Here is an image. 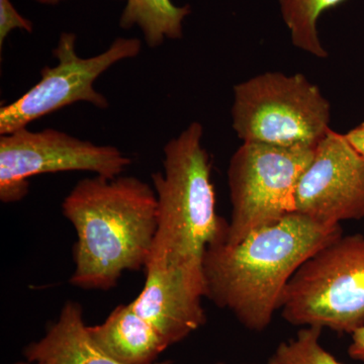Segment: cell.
I'll return each mask as SVG.
<instances>
[{"instance_id": "17", "label": "cell", "mask_w": 364, "mask_h": 364, "mask_svg": "<svg viewBox=\"0 0 364 364\" xmlns=\"http://www.w3.org/2000/svg\"><path fill=\"white\" fill-rule=\"evenodd\" d=\"M348 354L355 360L364 361V326L352 333Z\"/></svg>"}, {"instance_id": "18", "label": "cell", "mask_w": 364, "mask_h": 364, "mask_svg": "<svg viewBox=\"0 0 364 364\" xmlns=\"http://www.w3.org/2000/svg\"><path fill=\"white\" fill-rule=\"evenodd\" d=\"M348 142L364 158V123L345 134Z\"/></svg>"}, {"instance_id": "3", "label": "cell", "mask_w": 364, "mask_h": 364, "mask_svg": "<svg viewBox=\"0 0 364 364\" xmlns=\"http://www.w3.org/2000/svg\"><path fill=\"white\" fill-rule=\"evenodd\" d=\"M203 136L202 124L193 122L163 148L162 171L152 176L157 229L145 272L183 280L205 298L203 257L227 240L229 222L217 213Z\"/></svg>"}, {"instance_id": "6", "label": "cell", "mask_w": 364, "mask_h": 364, "mask_svg": "<svg viewBox=\"0 0 364 364\" xmlns=\"http://www.w3.org/2000/svg\"><path fill=\"white\" fill-rule=\"evenodd\" d=\"M315 147L243 143L228 168L231 220L227 243L277 224L294 213V193Z\"/></svg>"}, {"instance_id": "20", "label": "cell", "mask_w": 364, "mask_h": 364, "mask_svg": "<svg viewBox=\"0 0 364 364\" xmlns=\"http://www.w3.org/2000/svg\"><path fill=\"white\" fill-rule=\"evenodd\" d=\"M11 364H42V363H30V361H26V363H25V361H18V363H11Z\"/></svg>"}, {"instance_id": "14", "label": "cell", "mask_w": 364, "mask_h": 364, "mask_svg": "<svg viewBox=\"0 0 364 364\" xmlns=\"http://www.w3.org/2000/svg\"><path fill=\"white\" fill-rule=\"evenodd\" d=\"M344 1L346 0H279L282 20L294 47L317 58L328 57L318 38V20L325 11Z\"/></svg>"}, {"instance_id": "22", "label": "cell", "mask_w": 364, "mask_h": 364, "mask_svg": "<svg viewBox=\"0 0 364 364\" xmlns=\"http://www.w3.org/2000/svg\"><path fill=\"white\" fill-rule=\"evenodd\" d=\"M214 364H226V363H214ZM241 364H249V363H241Z\"/></svg>"}, {"instance_id": "12", "label": "cell", "mask_w": 364, "mask_h": 364, "mask_svg": "<svg viewBox=\"0 0 364 364\" xmlns=\"http://www.w3.org/2000/svg\"><path fill=\"white\" fill-rule=\"evenodd\" d=\"M88 331L102 350L123 364H154L169 347L131 303L116 306L102 324L88 326Z\"/></svg>"}, {"instance_id": "7", "label": "cell", "mask_w": 364, "mask_h": 364, "mask_svg": "<svg viewBox=\"0 0 364 364\" xmlns=\"http://www.w3.org/2000/svg\"><path fill=\"white\" fill-rule=\"evenodd\" d=\"M76 41L75 33H62L52 51L56 65L44 67L37 85L1 107L0 135L28 128L41 117L77 102L100 109L109 107L107 97L95 90V81L119 62L139 56L142 42L136 38H117L105 51L82 58L76 51Z\"/></svg>"}, {"instance_id": "10", "label": "cell", "mask_w": 364, "mask_h": 364, "mask_svg": "<svg viewBox=\"0 0 364 364\" xmlns=\"http://www.w3.org/2000/svg\"><path fill=\"white\" fill-rule=\"evenodd\" d=\"M203 299L181 282L146 277L142 291L131 304L171 346L207 322Z\"/></svg>"}, {"instance_id": "15", "label": "cell", "mask_w": 364, "mask_h": 364, "mask_svg": "<svg viewBox=\"0 0 364 364\" xmlns=\"http://www.w3.org/2000/svg\"><path fill=\"white\" fill-rule=\"evenodd\" d=\"M322 329L303 327L294 338L282 342L272 358L279 364H344L321 344Z\"/></svg>"}, {"instance_id": "5", "label": "cell", "mask_w": 364, "mask_h": 364, "mask_svg": "<svg viewBox=\"0 0 364 364\" xmlns=\"http://www.w3.org/2000/svg\"><path fill=\"white\" fill-rule=\"evenodd\" d=\"M287 323L352 334L364 326V235L339 236L289 280L279 309Z\"/></svg>"}, {"instance_id": "2", "label": "cell", "mask_w": 364, "mask_h": 364, "mask_svg": "<svg viewBox=\"0 0 364 364\" xmlns=\"http://www.w3.org/2000/svg\"><path fill=\"white\" fill-rule=\"evenodd\" d=\"M61 208L76 232L71 286L107 291L124 272L145 269L157 229L153 186L95 176L78 181Z\"/></svg>"}, {"instance_id": "4", "label": "cell", "mask_w": 364, "mask_h": 364, "mask_svg": "<svg viewBox=\"0 0 364 364\" xmlns=\"http://www.w3.org/2000/svg\"><path fill=\"white\" fill-rule=\"evenodd\" d=\"M231 116L243 143L316 147L331 130V105L301 73L267 72L235 85Z\"/></svg>"}, {"instance_id": "9", "label": "cell", "mask_w": 364, "mask_h": 364, "mask_svg": "<svg viewBox=\"0 0 364 364\" xmlns=\"http://www.w3.org/2000/svg\"><path fill=\"white\" fill-rule=\"evenodd\" d=\"M294 213L337 226L364 219V158L345 135L330 130L299 177Z\"/></svg>"}, {"instance_id": "16", "label": "cell", "mask_w": 364, "mask_h": 364, "mask_svg": "<svg viewBox=\"0 0 364 364\" xmlns=\"http://www.w3.org/2000/svg\"><path fill=\"white\" fill-rule=\"evenodd\" d=\"M33 28L32 21L18 13L11 0H0V48L4 47L6 38L14 30L32 33Z\"/></svg>"}, {"instance_id": "21", "label": "cell", "mask_w": 364, "mask_h": 364, "mask_svg": "<svg viewBox=\"0 0 364 364\" xmlns=\"http://www.w3.org/2000/svg\"><path fill=\"white\" fill-rule=\"evenodd\" d=\"M267 364H279L277 363V361H275V359L272 358L269 359V361H268V363Z\"/></svg>"}, {"instance_id": "11", "label": "cell", "mask_w": 364, "mask_h": 364, "mask_svg": "<svg viewBox=\"0 0 364 364\" xmlns=\"http://www.w3.org/2000/svg\"><path fill=\"white\" fill-rule=\"evenodd\" d=\"M30 363L42 364H123L102 350L90 336L82 306L67 301L45 336L26 347ZM154 364H173L162 361Z\"/></svg>"}, {"instance_id": "19", "label": "cell", "mask_w": 364, "mask_h": 364, "mask_svg": "<svg viewBox=\"0 0 364 364\" xmlns=\"http://www.w3.org/2000/svg\"><path fill=\"white\" fill-rule=\"evenodd\" d=\"M40 4H45V6H57L61 2L66 1V0H33Z\"/></svg>"}, {"instance_id": "8", "label": "cell", "mask_w": 364, "mask_h": 364, "mask_svg": "<svg viewBox=\"0 0 364 364\" xmlns=\"http://www.w3.org/2000/svg\"><path fill=\"white\" fill-rule=\"evenodd\" d=\"M132 164L131 158L112 145H97L65 132L28 128L0 135V200L21 202L30 179L41 174L88 171L114 178Z\"/></svg>"}, {"instance_id": "13", "label": "cell", "mask_w": 364, "mask_h": 364, "mask_svg": "<svg viewBox=\"0 0 364 364\" xmlns=\"http://www.w3.org/2000/svg\"><path fill=\"white\" fill-rule=\"evenodd\" d=\"M119 1L126 2L119 26L124 30L138 26L150 48L159 47L165 40H181L183 37V21L191 14V6H177L171 0Z\"/></svg>"}, {"instance_id": "1", "label": "cell", "mask_w": 364, "mask_h": 364, "mask_svg": "<svg viewBox=\"0 0 364 364\" xmlns=\"http://www.w3.org/2000/svg\"><path fill=\"white\" fill-rule=\"evenodd\" d=\"M342 234L340 225L293 213L239 243L214 244L203 257L205 298L233 314L246 329L263 331L279 312L294 273Z\"/></svg>"}]
</instances>
